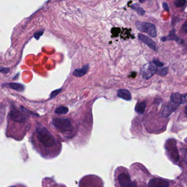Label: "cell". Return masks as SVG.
Wrapping results in <instances>:
<instances>
[{"mask_svg": "<svg viewBox=\"0 0 187 187\" xmlns=\"http://www.w3.org/2000/svg\"><path fill=\"white\" fill-rule=\"evenodd\" d=\"M136 26L138 30L141 32L147 33L150 37H155L157 35V29L154 25L152 24L141 21H137Z\"/></svg>", "mask_w": 187, "mask_h": 187, "instance_id": "3", "label": "cell"}, {"mask_svg": "<svg viewBox=\"0 0 187 187\" xmlns=\"http://www.w3.org/2000/svg\"><path fill=\"white\" fill-rule=\"evenodd\" d=\"M185 113L186 115L187 116V106H186L185 109Z\"/></svg>", "mask_w": 187, "mask_h": 187, "instance_id": "27", "label": "cell"}, {"mask_svg": "<svg viewBox=\"0 0 187 187\" xmlns=\"http://www.w3.org/2000/svg\"><path fill=\"white\" fill-rule=\"evenodd\" d=\"M180 152L182 155L183 161L187 164V149L186 148H180Z\"/></svg>", "mask_w": 187, "mask_h": 187, "instance_id": "20", "label": "cell"}, {"mask_svg": "<svg viewBox=\"0 0 187 187\" xmlns=\"http://www.w3.org/2000/svg\"><path fill=\"white\" fill-rule=\"evenodd\" d=\"M163 8H164L165 11H170L169 6H168V5H167L166 3H163Z\"/></svg>", "mask_w": 187, "mask_h": 187, "instance_id": "25", "label": "cell"}, {"mask_svg": "<svg viewBox=\"0 0 187 187\" xmlns=\"http://www.w3.org/2000/svg\"><path fill=\"white\" fill-rule=\"evenodd\" d=\"M37 139L45 147L50 148L56 144V139L51 132L42 125L38 123L36 127Z\"/></svg>", "mask_w": 187, "mask_h": 187, "instance_id": "1", "label": "cell"}, {"mask_svg": "<svg viewBox=\"0 0 187 187\" xmlns=\"http://www.w3.org/2000/svg\"><path fill=\"white\" fill-rule=\"evenodd\" d=\"M9 71V69L8 67H3L0 66V72L3 74H7Z\"/></svg>", "mask_w": 187, "mask_h": 187, "instance_id": "22", "label": "cell"}, {"mask_svg": "<svg viewBox=\"0 0 187 187\" xmlns=\"http://www.w3.org/2000/svg\"><path fill=\"white\" fill-rule=\"evenodd\" d=\"M138 37H139V39L141 42H142L143 43H145L146 45H147V46L149 48L152 49L153 51H157V44L155 43L150 38L145 36V35H143L142 33H139L138 35Z\"/></svg>", "mask_w": 187, "mask_h": 187, "instance_id": "8", "label": "cell"}, {"mask_svg": "<svg viewBox=\"0 0 187 187\" xmlns=\"http://www.w3.org/2000/svg\"><path fill=\"white\" fill-rule=\"evenodd\" d=\"M182 30L185 33H187V20L185 22V23L183 24L182 28Z\"/></svg>", "mask_w": 187, "mask_h": 187, "instance_id": "24", "label": "cell"}, {"mask_svg": "<svg viewBox=\"0 0 187 187\" xmlns=\"http://www.w3.org/2000/svg\"><path fill=\"white\" fill-rule=\"evenodd\" d=\"M131 8L132 9L135 11L137 13V14L140 16H143L144 14H145V11L137 3H134L132 5Z\"/></svg>", "mask_w": 187, "mask_h": 187, "instance_id": "16", "label": "cell"}, {"mask_svg": "<svg viewBox=\"0 0 187 187\" xmlns=\"http://www.w3.org/2000/svg\"><path fill=\"white\" fill-rule=\"evenodd\" d=\"M52 123L54 127L61 132L69 131L72 127L71 121L67 118H54L52 120Z\"/></svg>", "mask_w": 187, "mask_h": 187, "instance_id": "2", "label": "cell"}, {"mask_svg": "<svg viewBox=\"0 0 187 187\" xmlns=\"http://www.w3.org/2000/svg\"><path fill=\"white\" fill-rule=\"evenodd\" d=\"M117 95L119 98L125 101H130L131 100V95L129 91L127 89H119L117 91Z\"/></svg>", "mask_w": 187, "mask_h": 187, "instance_id": "11", "label": "cell"}, {"mask_svg": "<svg viewBox=\"0 0 187 187\" xmlns=\"http://www.w3.org/2000/svg\"><path fill=\"white\" fill-rule=\"evenodd\" d=\"M169 183L167 180L161 178H153L149 181L148 187H168Z\"/></svg>", "mask_w": 187, "mask_h": 187, "instance_id": "10", "label": "cell"}, {"mask_svg": "<svg viewBox=\"0 0 187 187\" xmlns=\"http://www.w3.org/2000/svg\"><path fill=\"white\" fill-rule=\"evenodd\" d=\"M5 87H7L8 88L12 89L13 90H16L19 92L23 91L25 89V87L20 83H9L5 84Z\"/></svg>", "mask_w": 187, "mask_h": 187, "instance_id": "13", "label": "cell"}, {"mask_svg": "<svg viewBox=\"0 0 187 187\" xmlns=\"http://www.w3.org/2000/svg\"><path fill=\"white\" fill-rule=\"evenodd\" d=\"M145 108H146V102L145 101H142L137 104L135 109L137 113L142 114L145 111Z\"/></svg>", "mask_w": 187, "mask_h": 187, "instance_id": "15", "label": "cell"}, {"mask_svg": "<svg viewBox=\"0 0 187 187\" xmlns=\"http://www.w3.org/2000/svg\"><path fill=\"white\" fill-rule=\"evenodd\" d=\"M25 113V112L23 109V111H19L18 109L13 107L9 113V118L14 122L23 123L28 119V117Z\"/></svg>", "mask_w": 187, "mask_h": 187, "instance_id": "4", "label": "cell"}, {"mask_svg": "<svg viewBox=\"0 0 187 187\" xmlns=\"http://www.w3.org/2000/svg\"><path fill=\"white\" fill-rule=\"evenodd\" d=\"M61 89H57V90H54L53 91V92L51 93V99H52V98H53V97H56V95H58L59 93H60L61 91Z\"/></svg>", "mask_w": 187, "mask_h": 187, "instance_id": "21", "label": "cell"}, {"mask_svg": "<svg viewBox=\"0 0 187 187\" xmlns=\"http://www.w3.org/2000/svg\"><path fill=\"white\" fill-rule=\"evenodd\" d=\"M171 102L177 105L187 103V94L182 95L180 93H173L170 96Z\"/></svg>", "mask_w": 187, "mask_h": 187, "instance_id": "9", "label": "cell"}, {"mask_svg": "<svg viewBox=\"0 0 187 187\" xmlns=\"http://www.w3.org/2000/svg\"><path fill=\"white\" fill-rule=\"evenodd\" d=\"M168 73V69L167 67L162 68L158 72V74L161 76H165Z\"/></svg>", "mask_w": 187, "mask_h": 187, "instance_id": "19", "label": "cell"}, {"mask_svg": "<svg viewBox=\"0 0 187 187\" xmlns=\"http://www.w3.org/2000/svg\"><path fill=\"white\" fill-rule=\"evenodd\" d=\"M89 69V65L88 64L83 66L81 69H77L73 72V75L76 77H80L84 76L88 72Z\"/></svg>", "mask_w": 187, "mask_h": 187, "instance_id": "12", "label": "cell"}, {"mask_svg": "<svg viewBox=\"0 0 187 187\" xmlns=\"http://www.w3.org/2000/svg\"><path fill=\"white\" fill-rule=\"evenodd\" d=\"M153 63H154L155 65H156V66H158V67H162L164 66L163 63L160 62L159 60H155V59H154V60H153Z\"/></svg>", "mask_w": 187, "mask_h": 187, "instance_id": "23", "label": "cell"}, {"mask_svg": "<svg viewBox=\"0 0 187 187\" xmlns=\"http://www.w3.org/2000/svg\"><path fill=\"white\" fill-rule=\"evenodd\" d=\"M187 3V0H175L174 2V4L177 7H182L185 6Z\"/></svg>", "mask_w": 187, "mask_h": 187, "instance_id": "18", "label": "cell"}, {"mask_svg": "<svg viewBox=\"0 0 187 187\" xmlns=\"http://www.w3.org/2000/svg\"><path fill=\"white\" fill-rule=\"evenodd\" d=\"M69 112V109L67 107L64 106L59 107L56 109L55 113L58 114H66Z\"/></svg>", "mask_w": 187, "mask_h": 187, "instance_id": "17", "label": "cell"}, {"mask_svg": "<svg viewBox=\"0 0 187 187\" xmlns=\"http://www.w3.org/2000/svg\"><path fill=\"white\" fill-rule=\"evenodd\" d=\"M118 180L121 187H137L136 183L132 182L127 173H120L118 176Z\"/></svg>", "mask_w": 187, "mask_h": 187, "instance_id": "6", "label": "cell"}, {"mask_svg": "<svg viewBox=\"0 0 187 187\" xmlns=\"http://www.w3.org/2000/svg\"><path fill=\"white\" fill-rule=\"evenodd\" d=\"M178 105L173 102H169L164 104L161 109V116L163 118H167L171 116L173 112L178 107Z\"/></svg>", "mask_w": 187, "mask_h": 187, "instance_id": "7", "label": "cell"}, {"mask_svg": "<svg viewBox=\"0 0 187 187\" xmlns=\"http://www.w3.org/2000/svg\"><path fill=\"white\" fill-rule=\"evenodd\" d=\"M157 71V69L156 65L153 62H149L146 64L142 67L141 69V74L143 78L148 79Z\"/></svg>", "mask_w": 187, "mask_h": 187, "instance_id": "5", "label": "cell"}, {"mask_svg": "<svg viewBox=\"0 0 187 187\" xmlns=\"http://www.w3.org/2000/svg\"><path fill=\"white\" fill-rule=\"evenodd\" d=\"M176 31L175 29L172 30L169 36L167 37H163L161 38V40L162 41H166L167 40H175L176 41H180V38L177 37L175 35Z\"/></svg>", "mask_w": 187, "mask_h": 187, "instance_id": "14", "label": "cell"}, {"mask_svg": "<svg viewBox=\"0 0 187 187\" xmlns=\"http://www.w3.org/2000/svg\"><path fill=\"white\" fill-rule=\"evenodd\" d=\"M139 2L140 3H143L145 2V1H147V0H139Z\"/></svg>", "mask_w": 187, "mask_h": 187, "instance_id": "26", "label": "cell"}]
</instances>
